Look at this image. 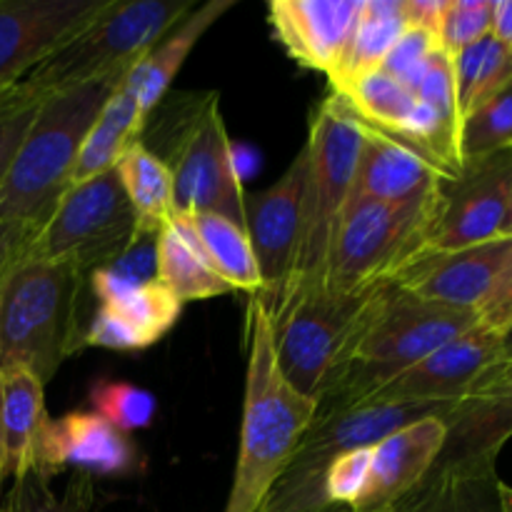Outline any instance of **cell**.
Returning <instances> with one entry per match:
<instances>
[{
	"label": "cell",
	"mask_w": 512,
	"mask_h": 512,
	"mask_svg": "<svg viewBox=\"0 0 512 512\" xmlns=\"http://www.w3.org/2000/svg\"><path fill=\"white\" fill-rule=\"evenodd\" d=\"M145 123L148 120L140 113L135 90L120 83L115 93L110 95L108 103L103 105L95 123L90 125L83 145H80L70 185L85 183V180L98 178V175L108 173V170H115V165L128 153L130 145L140 140Z\"/></svg>",
	"instance_id": "25"
},
{
	"label": "cell",
	"mask_w": 512,
	"mask_h": 512,
	"mask_svg": "<svg viewBox=\"0 0 512 512\" xmlns=\"http://www.w3.org/2000/svg\"><path fill=\"white\" fill-rule=\"evenodd\" d=\"M305 170L308 158L305 150H300L280 180H275L270 188L245 195V233L260 273V290L250 300L265 310L270 323H275L283 313L293 283Z\"/></svg>",
	"instance_id": "13"
},
{
	"label": "cell",
	"mask_w": 512,
	"mask_h": 512,
	"mask_svg": "<svg viewBox=\"0 0 512 512\" xmlns=\"http://www.w3.org/2000/svg\"><path fill=\"white\" fill-rule=\"evenodd\" d=\"M45 95L48 93L35 88L28 78L0 93V188L13 168L15 155L33 125Z\"/></svg>",
	"instance_id": "35"
},
{
	"label": "cell",
	"mask_w": 512,
	"mask_h": 512,
	"mask_svg": "<svg viewBox=\"0 0 512 512\" xmlns=\"http://www.w3.org/2000/svg\"><path fill=\"white\" fill-rule=\"evenodd\" d=\"M448 0H403V18L408 28L425 30L438 38L440 20Z\"/></svg>",
	"instance_id": "42"
},
{
	"label": "cell",
	"mask_w": 512,
	"mask_h": 512,
	"mask_svg": "<svg viewBox=\"0 0 512 512\" xmlns=\"http://www.w3.org/2000/svg\"><path fill=\"white\" fill-rule=\"evenodd\" d=\"M495 458L435 463L428 478L388 512H503Z\"/></svg>",
	"instance_id": "23"
},
{
	"label": "cell",
	"mask_w": 512,
	"mask_h": 512,
	"mask_svg": "<svg viewBox=\"0 0 512 512\" xmlns=\"http://www.w3.org/2000/svg\"><path fill=\"white\" fill-rule=\"evenodd\" d=\"M433 203L405 208L350 198L330 260V293H353L393 280L425 248Z\"/></svg>",
	"instance_id": "10"
},
{
	"label": "cell",
	"mask_w": 512,
	"mask_h": 512,
	"mask_svg": "<svg viewBox=\"0 0 512 512\" xmlns=\"http://www.w3.org/2000/svg\"><path fill=\"white\" fill-rule=\"evenodd\" d=\"M100 308L113 310L143 340L145 348H150L163 335H168L170 328L178 323L183 303L160 283H150L133 290V293L123 295V298L113 300V303L100 305Z\"/></svg>",
	"instance_id": "33"
},
{
	"label": "cell",
	"mask_w": 512,
	"mask_h": 512,
	"mask_svg": "<svg viewBox=\"0 0 512 512\" xmlns=\"http://www.w3.org/2000/svg\"><path fill=\"white\" fill-rule=\"evenodd\" d=\"M370 475V448H358L335 458L325 470V500L335 512H358Z\"/></svg>",
	"instance_id": "38"
},
{
	"label": "cell",
	"mask_w": 512,
	"mask_h": 512,
	"mask_svg": "<svg viewBox=\"0 0 512 512\" xmlns=\"http://www.w3.org/2000/svg\"><path fill=\"white\" fill-rule=\"evenodd\" d=\"M408 28L403 0H363L358 25L338 68L328 75L333 93L350 88L358 78L380 70L395 40Z\"/></svg>",
	"instance_id": "27"
},
{
	"label": "cell",
	"mask_w": 512,
	"mask_h": 512,
	"mask_svg": "<svg viewBox=\"0 0 512 512\" xmlns=\"http://www.w3.org/2000/svg\"><path fill=\"white\" fill-rule=\"evenodd\" d=\"M158 238L160 230H135L133 243L115 263L90 275V288L100 305H108L143 285L158 283Z\"/></svg>",
	"instance_id": "31"
},
{
	"label": "cell",
	"mask_w": 512,
	"mask_h": 512,
	"mask_svg": "<svg viewBox=\"0 0 512 512\" xmlns=\"http://www.w3.org/2000/svg\"><path fill=\"white\" fill-rule=\"evenodd\" d=\"M125 78H103L45 95L0 188V220L40 230L70 188L90 125Z\"/></svg>",
	"instance_id": "3"
},
{
	"label": "cell",
	"mask_w": 512,
	"mask_h": 512,
	"mask_svg": "<svg viewBox=\"0 0 512 512\" xmlns=\"http://www.w3.org/2000/svg\"><path fill=\"white\" fill-rule=\"evenodd\" d=\"M350 113V110H348ZM358 165H355L353 195L385 205H428L435 200L440 173L408 143L363 125Z\"/></svg>",
	"instance_id": "20"
},
{
	"label": "cell",
	"mask_w": 512,
	"mask_h": 512,
	"mask_svg": "<svg viewBox=\"0 0 512 512\" xmlns=\"http://www.w3.org/2000/svg\"><path fill=\"white\" fill-rule=\"evenodd\" d=\"M388 285L390 280L353 293L313 295L273 325L280 373L298 393L320 403L343 383Z\"/></svg>",
	"instance_id": "5"
},
{
	"label": "cell",
	"mask_w": 512,
	"mask_h": 512,
	"mask_svg": "<svg viewBox=\"0 0 512 512\" xmlns=\"http://www.w3.org/2000/svg\"><path fill=\"white\" fill-rule=\"evenodd\" d=\"M455 405V403H453ZM453 405L358 403L325 410L305 433L285 473L275 480L258 512H335L325 500V470L343 453L373 448L385 435L430 415L448 418Z\"/></svg>",
	"instance_id": "8"
},
{
	"label": "cell",
	"mask_w": 512,
	"mask_h": 512,
	"mask_svg": "<svg viewBox=\"0 0 512 512\" xmlns=\"http://www.w3.org/2000/svg\"><path fill=\"white\" fill-rule=\"evenodd\" d=\"M493 25V0H448L438 28V43L448 55L488 38Z\"/></svg>",
	"instance_id": "37"
},
{
	"label": "cell",
	"mask_w": 512,
	"mask_h": 512,
	"mask_svg": "<svg viewBox=\"0 0 512 512\" xmlns=\"http://www.w3.org/2000/svg\"><path fill=\"white\" fill-rule=\"evenodd\" d=\"M448 440L445 415L415 420L370 448L368 488L358 512H388L418 488L440 460Z\"/></svg>",
	"instance_id": "18"
},
{
	"label": "cell",
	"mask_w": 512,
	"mask_h": 512,
	"mask_svg": "<svg viewBox=\"0 0 512 512\" xmlns=\"http://www.w3.org/2000/svg\"><path fill=\"white\" fill-rule=\"evenodd\" d=\"M363 0H270L278 43L303 68L330 75L348 50Z\"/></svg>",
	"instance_id": "17"
},
{
	"label": "cell",
	"mask_w": 512,
	"mask_h": 512,
	"mask_svg": "<svg viewBox=\"0 0 512 512\" xmlns=\"http://www.w3.org/2000/svg\"><path fill=\"white\" fill-rule=\"evenodd\" d=\"M478 323L475 310L430 303L390 280L378 315L355 350L348 375L328 398L320 400L318 413L363 403L395 375L453 343Z\"/></svg>",
	"instance_id": "6"
},
{
	"label": "cell",
	"mask_w": 512,
	"mask_h": 512,
	"mask_svg": "<svg viewBox=\"0 0 512 512\" xmlns=\"http://www.w3.org/2000/svg\"><path fill=\"white\" fill-rule=\"evenodd\" d=\"M512 193V145L463 160L435 190L425 248L458 250L503 238Z\"/></svg>",
	"instance_id": "12"
},
{
	"label": "cell",
	"mask_w": 512,
	"mask_h": 512,
	"mask_svg": "<svg viewBox=\"0 0 512 512\" xmlns=\"http://www.w3.org/2000/svg\"><path fill=\"white\" fill-rule=\"evenodd\" d=\"M450 58H453L455 105L463 125L468 115H473L480 105L488 103L512 83V53L493 35H488Z\"/></svg>",
	"instance_id": "30"
},
{
	"label": "cell",
	"mask_w": 512,
	"mask_h": 512,
	"mask_svg": "<svg viewBox=\"0 0 512 512\" xmlns=\"http://www.w3.org/2000/svg\"><path fill=\"white\" fill-rule=\"evenodd\" d=\"M3 483H5V473H3V460H0V490H3Z\"/></svg>",
	"instance_id": "47"
},
{
	"label": "cell",
	"mask_w": 512,
	"mask_h": 512,
	"mask_svg": "<svg viewBox=\"0 0 512 512\" xmlns=\"http://www.w3.org/2000/svg\"><path fill=\"white\" fill-rule=\"evenodd\" d=\"M248 325L243 425L225 512L260 510L318 415V403L280 373L273 323L255 300L248 305Z\"/></svg>",
	"instance_id": "1"
},
{
	"label": "cell",
	"mask_w": 512,
	"mask_h": 512,
	"mask_svg": "<svg viewBox=\"0 0 512 512\" xmlns=\"http://www.w3.org/2000/svg\"><path fill=\"white\" fill-rule=\"evenodd\" d=\"M500 505H503V512H512V488L505 483H500Z\"/></svg>",
	"instance_id": "44"
},
{
	"label": "cell",
	"mask_w": 512,
	"mask_h": 512,
	"mask_svg": "<svg viewBox=\"0 0 512 512\" xmlns=\"http://www.w3.org/2000/svg\"><path fill=\"white\" fill-rule=\"evenodd\" d=\"M238 0H208V3L198 5V8L190 10L128 75H125L123 83L128 88L135 90L140 103V113L148 120L150 113L158 108L160 100L165 98V93L170 90V83L175 80V75L180 73L183 63L188 60V55L193 53V48L198 45V40L228 13Z\"/></svg>",
	"instance_id": "24"
},
{
	"label": "cell",
	"mask_w": 512,
	"mask_h": 512,
	"mask_svg": "<svg viewBox=\"0 0 512 512\" xmlns=\"http://www.w3.org/2000/svg\"><path fill=\"white\" fill-rule=\"evenodd\" d=\"M158 283L183 305L190 300L218 298L233 290L215 273L193 230L178 215L160 230Z\"/></svg>",
	"instance_id": "26"
},
{
	"label": "cell",
	"mask_w": 512,
	"mask_h": 512,
	"mask_svg": "<svg viewBox=\"0 0 512 512\" xmlns=\"http://www.w3.org/2000/svg\"><path fill=\"white\" fill-rule=\"evenodd\" d=\"M108 0H0V93L28 78Z\"/></svg>",
	"instance_id": "15"
},
{
	"label": "cell",
	"mask_w": 512,
	"mask_h": 512,
	"mask_svg": "<svg viewBox=\"0 0 512 512\" xmlns=\"http://www.w3.org/2000/svg\"><path fill=\"white\" fill-rule=\"evenodd\" d=\"M360 143H363V130L358 120L335 95H330L310 120L308 140L303 145L308 170H305L303 210H300L298 258L280 318L300 300L328 290L330 260L353 195Z\"/></svg>",
	"instance_id": "2"
},
{
	"label": "cell",
	"mask_w": 512,
	"mask_h": 512,
	"mask_svg": "<svg viewBox=\"0 0 512 512\" xmlns=\"http://www.w3.org/2000/svg\"><path fill=\"white\" fill-rule=\"evenodd\" d=\"M188 223L193 235L198 238L205 258L213 265L215 273L225 280L233 290H245L255 295L260 290V273L255 263L253 248H250L248 233L243 225L233 223L230 218L215 213L178 215Z\"/></svg>",
	"instance_id": "29"
},
{
	"label": "cell",
	"mask_w": 512,
	"mask_h": 512,
	"mask_svg": "<svg viewBox=\"0 0 512 512\" xmlns=\"http://www.w3.org/2000/svg\"><path fill=\"white\" fill-rule=\"evenodd\" d=\"M85 278L70 265L30 258L28 250L0 280V370L25 368L50 383L83 345L78 323Z\"/></svg>",
	"instance_id": "4"
},
{
	"label": "cell",
	"mask_w": 512,
	"mask_h": 512,
	"mask_svg": "<svg viewBox=\"0 0 512 512\" xmlns=\"http://www.w3.org/2000/svg\"><path fill=\"white\" fill-rule=\"evenodd\" d=\"M95 505L93 475L75 473L63 495H55L50 480L40 473H25L13 480L5 495L3 512H90Z\"/></svg>",
	"instance_id": "32"
},
{
	"label": "cell",
	"mask_w": 512,
	"mask_h": 512,
	"mask_svg": "<svg viewBox=\"0 0 512 512\" xmlns=\"http://www.w3.org/2000/svg\"><path fill=\"white\" fill-rule=\"evenodd\" d=\"M138 230V215L125 195L118 170L70 185L48 223L28 245L30 258L70 265L90 280L125 253Z\"/></svg>",
	"instance_id": "9"
},
{
	"label": "cell",
	"mask_w": 512,
	"mask_h": 512,
	"mask_svg": "<svg viewBox=\"0 0 512 512\" xmlns=\"http://www.w3.org/2000/svg\"><path fill=\"white\" fill-rule=\"evenodd\" d=\"M0 512H3V505H0Z\"/></svg>",
	"instance_id": "48"
},
{
	"label": "cell",
	"mask_w": 512,
	"mask_h": 512,
	"mask_svg": "<svg viewBox=\"0 0 512 512\" xmlns=\"http://www.w3.org/2000/svg\"><path fill=\"white\" fill-rule=\"evenodd\" d=\"M175 215L215 213L245 228V190L233 143L220 115L218 95L198 105L173 150Z\"/></svg>",
	"instance_id": "11"
},
{
	"label": "cell",
	"mask_w": 512,
	"mask_h": 512,
	"mask_svg": "<svg viewBox=\"0 0 512 512\" xmlns=\"http://www.w3.org/2000/svg\"><path fill=\"white\" fill-rule=\"evenodd\" d=\"M45 385L25 368L0 370V460L5 480L38 473L48 433Z\"/></svg>",
	"instance_id": "22"
},
{
	"label": "cell",
	"mask_w": 512,
	"mask_h": 512,
	"mask_svg": "<svg viewBox=\"0 0 512 512\" xmlns=\"http://www.w3.org/2000/svg\"><path fill=\"white\" fill-rule=\"evenodd\" d=\"M38 230L15 220H0V280L18 263L20 255L28 250Z\"/></svg>",
	"instance_id": "41"
},
{
	"label": "cell",
	"mask_w": 512,
	"mask_h": 512,
	"mask_svg": "<svg viewBox=\"0 0 512 512\" xmlns=\"http://www.w3.org/2000/svg\"><path fill=\"white\" fill-rule=\"evenodd\" d=\"M512 145V83L460 125V158H480Z\"/></svg>",
	"instance_id": "34"
},
{
	"label": "cell",
	"mask_w": 512,
	"mask_h": 512,
	"mask_svg": "<svg viewBox=\"0 0 512 512\" xmlns=\"http://www.w3.org/2000/svg\"><path fill=\"white\" fill-rule=\"evenodd\" d=\"M448 440L438 463L470 458L498 460L512 438V363L503 360L450 408Z\"/></svg>",
	"instance_id": "21"
},
{
	"label": "cell",
	"mask_w": 512,
	"mask_h": 512,
	"mask_svg": "<svg viewBox=\"0 0 512 512\" xmlns=\"http://www.w3.org/2000/svg\"><path fill=\"white\" fill-rule=\"evenodd\" d=\"M503 238H512V193H510L508 213H505V223H503Z\"/></svg>",
	"instance_id": "46"
},
{
	"label": "cell",
	"mask_w": 512,
	"mask_h": 512,
	"mask_svg": "<svg viewBox=\"0 0 512 512\" xmlns=\"http://www.w3.org/2000/svg\"><path fill=\"white\" fill-rule=\"evenodd\" d=\"M503 360L505 353L500 333L478 323L473 330L455 338L453 343L443 345L428 358L418 360L408 370L395 375L368 400L373 403L453 405L465 398L473 385Z\"/></svg>",
	"instance_id": "14"
},
{
	"label": "cell",
	"mask_w": 512,
	"mask_h": 512,
	"mask_svg": "<svg viewBox=\"0 0 512 512\" xmlns=\"http://www.w3.org/2000/svg\"><path fill=\"white\" fill-rule=\"evenodd\" d=\"M190 10L193 0H108L28 80L43 93H55L93 80L125 78Z\"/></svg>",
	"instance_id": "7"
},
{
	"label": "cell",
	"mask_w": 512,
	"mask_h": 512,
	"mask_svg": "<svg viewBox=\"0 0 512 512\" xmlns=\"http://www.w3.org/2000/svg\"><path fill=\"white\" fill-rule=\"evenodd\" d=\"M500 338H503V353H505V360H510L512 363V323L508 325V328L500 333Z\"/></svg>",
	"instance_id": "45"
},
{
	"label": "cell",
	"mask_w": 512,
	"mask_h": 512,
	"mask_svg": "<svg viewBox=\"0 0 512 512\" xmlns=\"http://www.w3.org/2000/svg\"><path fill=\"white\" fill-rule=\"evenodd\" d=\"M125 195L138 215V228L163 230L175 218L173 175L168 163L143 140L133 143L115 165Z\"/></svg>",
	"instance_id": "28"
},
{
	"label": "cell",
	"mask_w": 512,
	"mask_h": 512,
	"mask_svg": "<svg viewBox=\"0 0 512 512\" xmlns=\"http://www.w3.org/2000/svg\"><path fill=\"white\" fill-rule=\"evenodd\" d=\"M490 35L512 53V0H493Z\"/></svg>",
	"instance_id": "43"
},
{
	"label": "cell",
	"mask_w": 512,
	"mask_h": 512,
	"mask_svg": "<svg viewBox=\"0 0 512 512\" xmlns=\"http://www.w3.org/2000/svg\"><path fill=\"white\" fill-rule=\"evenodd\" d=\"M90 403L95 415L108 420L125 435L148 428L158 413V400L153 393L138 385L110 383V380H103L90 390Z\"/></svg>",
	"instance_id": "36"
},
{
	"label": "cell",
	"mask_w": 512,
	"mask_h": 512,
	"mask_svg": "<svg viewBox=\"0 0 512 512\" xmlns=\"http://www.w3.org/2000/svg\"><path fill=\"white\" fill-rule=\"evenodd\" d=\"M438 48L440 43L433 33H425V30L418 28H405L403 35H400V38L395 40L393 48H390V53L385 55L380 70L388 73L390 78L400 80V83L410 90L415 80H418V75L423 73L430 55Z\"/></svg>",
	"instance_id": "39"
},
{
	"label": "cell",
	"mask_w": 512,
	"mask_h": 512,
	"mask_svg": "<svg viewBox=\"0 0 512 512\" xmlns=\"http://www.w3.org/2000/svg\"><path fill=\"white\" fill-rule=\"evenodd\" d=\"M73 465L88 475H130L140 470L143 455L130 435L95 413L75 410L58 420H50L40 448L38 473L43 478L63 473Z\"/></svg>",
	"instance_id": "19"
},
{
	"label": "cell",
	"mask_w": 512,
	"mask_h": 512,
	"mask_svg": "<svg viewBox=\"0 0 512 512\" xmlns=\"http://www.w3.org/2000/svg\"><path fill=\"white\" fill-rule=\"evenodd\" d=\"M478 320L485 328L503 333L512 323V250L505 260L503 270L495 278L493 288L485 295V300L478 308Z\"/></svg>",
	"instance_id": "40"
},
{
	"label": "cell",
	"mask_w": 512,
	"mask_h": 512,
	"mask_svg": "<svg viewBox=\"0 0 512 512\" xmlns=\"http://www.w3.org/2000/svg\"><path fill=\"white\" fill-rule=\"evenodd\" d=\"M510 250L512 238H495L458 250L423 248L393 275V283L430 303L478 313Z\"/></svg>",
	"instance_id": "16"
}]
</instances>
